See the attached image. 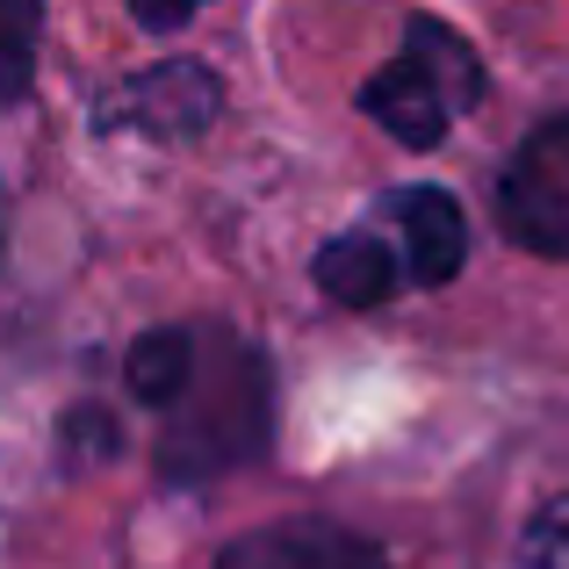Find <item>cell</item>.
<instances>
[{
  "mask_svg": "<svg viewBox=\"0 0 569 569\" xmlns=\"http://www.w3.org/2000/svg\"><path fill=\"white\" fill-rule=\"evenodd\" d=\"M159 411H173V426H167L173 476L231 469V461H246L267 440V376L238 339H217V347L194 339L188 376Z\"/></svg>",
  "mask_w": 569,
  "mask_h": 569,
  "instance_id": "obj_1",
  "label": "cell"
},
{
  "mask_svg": "<svg viewBox=\"0 0 569 569\" xmlns=\"http://www.w3.org/2000/svg\"><path fill=\"white\" fill-rule=\"evenodd\" d=\"M403 37L411 43L361 87V109L376 116L389 138L426 152V144H440L447 130L469 116V101L483 94V66H476V51L447 22H432V14H411Z\"/></svg>",
  "mask_w": 569,
  "mask_h": 569,
  "instance_id": "obj_2",
  "label": "cell"
},
{
  "mask_svg": "<svg viewBox=\"0 0 569 569\" xmlns=\"http://www.w3.org/2000/svg\"><path fill=\"white\" fill-rule=\"evenodd\" d=\"M498 223L512 246L541 252V260H569V116L541 123L512 152L498 181Z\"/></svg>",
  "mask_w": 569,
  "mask_h": 569,
  "instance_id": "obj_3",
  "label": "cell"
},
{
  "mask_svg": "<svg viewBox=\"0 0 569 569\" xmlns=\"http://www.w3.org/2000/svg\"><path fill=\"white\" fill-rule=\"evenodd\" d=\"M217 116V80L188 58L173 66H152L138 80H123L109 101H101L94 123L101 130H144V138H194V130Z\"/></svg>",
  "mask_w": 569,
  "mask_h": 569,
  "instance_id": "obj_4",
  "label": "cell"
},
{
  "mask_svg": "<svg viewBox=\"0 0 569 569\" xmlns=\"http://www.w3.org/2000/svg\"><path fill=\"white\" fill-rule=\"evenodd\" d=\"M376 231L389 238L403 281H418V289H440L461 267V252H469L461 209H455V194H440V188H397L376 209Z\"/></svg>",
  "mask_w": 569,
  "mask_h": 569,
  "instance_id": "obj_5",
  "label": "cell"
},
{
  "mask_svg": "<svg viewBox=\"0 0 569 569\" xmlns=\"http://www.w3.org/2000/svg\"><path fill=\"white\" fill-rule=\"evenodd\" d=\"M217 569H389L376 541L332 519H281V527L238 533L217 556Z\"/></svg>",
  "mask_w": 569,
  "mask_h": 569,
  "instance_id": "obj_6",
  "label": "cell"
},
{
  "mask_svg": "<svg viewBox=\"0 0 569 569\" xmlns=\"http://www.w3.org/2000/svg\"><path fill=\"white\" fill-rule=\"evenodd\" d=\"M318 281H325L332 303L368 310L403 281V267H397V252H389V238L368 223V231H347V238H332V246L318 252Z\"/></svg>",
  "mask_w": 569,
  "mask_h": 569,
  "instance_id": "obj_7",
  "label": "cell"
},
{
  "mask_svg": "<svg viewBox=\"0 0 569 569\" xmlns=\"http://www.w3.org/2000/svg\"><path fill=\"white\" fill-rule=\"evenodd\" d=\"M188 361H194V339L188 332H144L138 347H130V389H138L144 403H167L173 389H181V376H188Z\"/></svg>",
  "mask_w": 569,
  "mask_h": 569,
  "instance_id": "obj_8",
  "label": "cell"
},
{
  "mask_svg": "<svg viewBox=\"0 0 569 569\" xmlns=\"http://www.w3.org/2000/svg\"><path fill=\"white\" fill-rule=\"evenodd\" d=\"M37 29H43V0H0V94H8V101L29 87Z\"/></svg>",
  "mask_w": 569,
  "mask_h": 569,
  "instance_id": "obj_9",
  "label": "cell"
},
{
  "mask_svg": "<svg viewBox=\"0 0 569 569\" xmlns=\"http://www.w3.org/2000/svg\"><path fill=\"white\" fill-rule=\"evenodd\" d=\"M519 569H569V498H548L519 533Z\"/></svg>",
  "mask_w": 569,
  "mask_h": 569,
  "instance_id": "obj_10",
  "label": "cell"
},
{
  "mask_svg": "<svg viewBox=\"0 0 569 569\" xmlns=\"http://www.w3.org/2000/svg\"><path fill=\"white\" fill-rule=\"evenodd\" d=\"M194 8H202V0H130V14H138L144 29H181Z\"/></svg>",
  "mask_w": 569,
  "mask_h": 569,
  "instance_id": "obj_11",
  "label": "cell"
}]
</instances>
